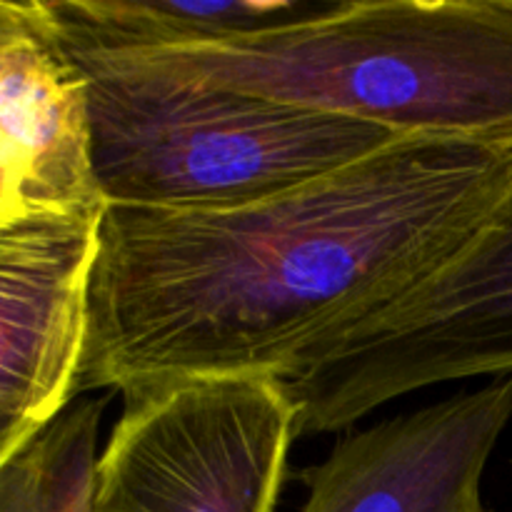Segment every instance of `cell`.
<instances>
[{
	"label": "cell",
	"mask_w": 512,
	"mask_h": 512,
	"mask_svg": "<svg viewBox=\"0 0 512 512\" xmlns=\"http://www.w3.org/2000/svg\"><path fill=\"white\" fill-rule=\"evenodd\" d=\"M512 188V138L405 135L260 203L105 205L80 393L290 380L455 258Z\"/></svg>",
	"instance_id": "obj_1"
},
{
	"label": "cell",
	"mask_w": 512,
	"mask_h": 512,
	"mask_svg": "<svg viewBox=\"0 0 512 512\" xmlns=\"http://www.w3.org/2000/svg\"><path fill=\"white\" fill-rule=\"evenodd\" d=\"M65 50L405 135L512 138V0H340L215 43Z\"/></svg>",
	"instance_id": "obj_2"
},
{
	"label": "cell",
	"mask_w": 512,
	"mask_h": 512,
	"mask_svg": "<svg viewBox=\"0 0 512 512\" xmlns=\"http://www.w3.org/2000/svg\"><path fill=\"white\" fill-rule=\"evenodd\" d=\"M73 58L90 80L93 165L108 205L243 208L405 138L345 115Z\"/></svg>",
	"instance_id": "obj_3"
},
{
	"label": "cell",
	"mask_w": 512,
	"mask_h": 512,
	"mask_svg": "<svg viewBox=\"0 0 512 512\" xmlns=\"http://www.w3.org/2000/svg\"><path fill=\"white\" fill-rule=\"evenodd\" d=\"M512 375V188L478 235L408 295L285 380L298 440L343 433L390 400Z\"/></svg>",
	"instance_id": "obj_4"
},
{
	"label": "cell",
	"mask_w": 512,
	"mask_h": 512,
	"mask_svg": "<svg viewBox=\"0 0 512 512\" xmlns=\"http://www.w3.org/2000/svg\"><path fill=\"white\" fill-rule=\"evenodd\" d=\"M298 405L273 375L140 385L95 465L90 512H275Z\"/></svg>",
	"instance_id": "obj_5"
},
{
	"label": "cell",
	"mask_w": 512,
	"mask_h": 512,
	"mask_svg": "<svg viewBox=\"0 0 512 512\" xmlns=\"http://www.w3.org/2000/svg\"><path fill=\"white\" fill-rule=\"evenodd\" d=\"M103 213L0 225V463L75 398Z\"/></svg>",
	"instance_id": "obj_6"
},
{
	"label": "cell",
	"mask_w": 512,
	"mask_h": 512,
	"mask_svg": "<svg viewBox=\"0 0 512 512\" xmlns=\"http://www.w3.org/2000/svg\"><path fill=\"white\" fill-rule=\"evenodd\" d=\"M512 420V375L353 430L300 473V512H485L480 485Z\"/></svg>",
	"instance_id": "obj_7"
},
{
	"label": "cell",
	"mask_w": 512,
	"mask_h": 512,
	"mask_svg": "<svg viewBox=\"0 0 512 512\" xmlns=\"http://www.w3.org/2000/svg\"><path fill=\"white\" fill-rule=\"evenodd\" d=\"M90 80L38 0H0V225L38 213H103Z\"/></svg>",
	"instance_id": "obj_8"
},
{
	"label": "cell",
	"mask_w": 512,
	"mask_h": 512,
	"mask_svg": "<svg viewBox=\"0 0 512 512\" xmlns=\"http://www.w3.org/2000/svg\"><path fill=\"white\" fill-rule=\"evenodd\" d=\"M60 43L75 50L175 48L260 33L310 18L328 3L290 0H38Z\"/></svg>",
	"instance_id": "obj_9"
},
{
	"label": "cell",
	"mask_w": 512,
	"mask_h": 512,
	"mask_svg": "<svg viewBox=\"0 0 512 512\" xmlns=\"http://www.w3.org/2000/svg\"><path fill=\"white\" fill-rule=\"evenodd\" d=\"M103 403L83 400L0 463V512H90Z\"/></svg>",
	"instance_id": "obj_10"
},
{
	"label": "cell",
	"mask_w": 512,
	"mask_h": 512,
	"mask_svg": "<svg viewBox=\"0 0 512 512\" xmlns=\"http://www.w3.org/2000/svg\"><path fill=\"white\" fill-rule=\"evenodd\" d=\"M485 512H488V510H485Z\"/></svg>",
	"instance_id": "obj_11"
}]
</instances>
